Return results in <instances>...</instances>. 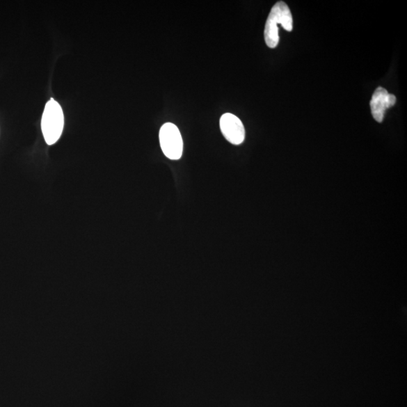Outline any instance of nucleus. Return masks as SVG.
<instances>
[{
	"label": "nucleus",
	"mask_w": 407,
	"mask_h": 407,
	"mask_svg": "<svg viewBox=\"0 0 407 407\" xmlns=\"http://www.w3.org/2000/svg\"><path fill=\"white\" fill-rule=\"evenodd\" d=\"M289 32L293 30V16L288 6L282 1L278 2L271 8L265 26L264 36L268 47L274 49L279 42L278 26Z\"/></svg>",
	"instance_id": "obj_1"
},
{
	"label": "nucleus",
	"mask_w": 407,
	"mask_h": 407,
	"mask_svg": "<svg viewBox=\"0 0 407 407\" xmlns=\"http://www.w3.org/2000/svg\"><path fill=\"white\" fill-rule=\"evenodd\" d=\"M41 125L47 144L52 145L60 139L65 126V117L61 106L54 99L45 106Z\"/></svg>",
	"instance_id": "obj_2"
},
{
	"label": "nucleus",
	"mask_w": 407,
	"mask_h": 407,
	"mask_svg": "<svg viewBox=\"0 0 407 407\" xmlns=\"http://www.w3.org/2000/svg\"><path fill=\"white\" fill-rule=\"evenodd\" d=\"M160 146L165 156L171 160H178L183 155L184 142L177 127L166 123L159 131Z\"/></svg>",
	"instance_id": "obj_3"
},
{
	"label": "nucleus",
	"mask_w": 407,
	"mask_h": 407,
	"mask_svg": "<svg viewBox=\"0 0 407 407\" xmlns=\"http://www.w3.org/2000/svg\"><path fill=\"white\" fill-rule=\"evenodd\" d=\"M221 130L226 141L234 145L241 144L246 138V129L237 115L225 113L221 118Z\"/></svg>",
	"instance_id": "obj_4"
},
{
	"label": "nucleus",
	"mask_w": 407,
	"mask_h": 407,
	"mask_svg": "<svg viewBox=\"0 0 407 407\" xmlns=\"http://www.w3.org/2000/svg\"><path fill=\"white\" fill-rule=\"evenodd\" d=\"M396 102L394 95L389 94L383 87L377 88L370 101L371 113L374 120L379 123L383 122L386 111L392 107Z\"/></svg>",
	"instance_id": "obj_5"
}]
</instances>
